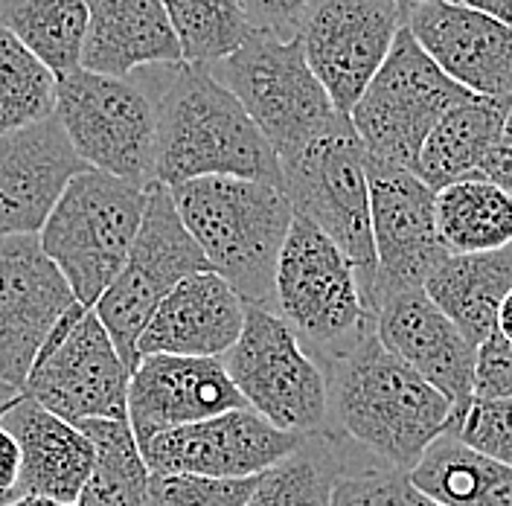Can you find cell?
I'll return each mask as SVG.
<instances>
[{"label":"cell","instance_id":"obj_4","mask_svg":"<svg viewBox=\"0 0 512 506\" xmlns=\"http://www.w3.org/2000/svg\"><path fill=\"white\" fill-rule=\"evenodd\" d=\"M149 187L82 169L38 230V245L59 268L79 306L94 309L117 280L143 222Z\"/></svg>","mask_w":512,"mask_h":506},{"label":"cell","instance_id":"obj_37","mask_svg":"<svg viewBox=\"0 0 512 506\" xmlns=\"http://www.w3.org/2000/svg\"><path fill=\"white\" fill-rule=\"evenodd\" d=\"M318 0H239L254 32H268L274 38H297L303 18Z\"/></svg>","mask_w":512,"mask_h":506},{"label":"cell","instance_id":"obj_19","mask_svg":"<svg viewBox=\"0 0 512 506\" xmlns=\"http://www.w3.org/2000/svg\"><path fill=\"white\" fill-rule=\"evenodd\" d=\"M373 332L387 352L446 396L451 411L469 405L475 384V347L422 288L382 297L376 303Z\"/></svg>","mask_w":512,"mask_h":506},{"label":"cell","instance_id":"obj_21","mask_svg":"<svg viewBox=\"0 0 512 506\" xmlns=\"http://www.w3.org/2000/svg\"><path fill=\"white\" fill-rule=\"evenodd\" d=\"M245 323V303L213 271H198L175 285L137 338V355L222 358Z\"/></svg>","mask_w":512,"mask_h":506},{"label":"cell","instance_id":"obj_29","mask_svg":"<svg viewBox=\"0 0 512 506\" xmlns=\"http://www.w3.org/2000/svg\"><path fill=\"white\" fill-rule=\"evenodd\" d=\"M0 27L62 79L82 67L88 0H0Z\"/></svg>","mask_w":512,"mask_h":506},{"label":"cell","instance_id":"obj_39","mask_svg":"<svg viewBox=\"0 0 512 506\" xmlns=\"http://www.w3.org/2000/svg\"><path fill=\"white\" fill-rule=\"evenodd\" d=\"M12 405V402H9ZM6 411V408H3ZM0 411V413H3ZM18 480H21V448L18 440L0 425V495L6 498H24L18 492Z\"/></svg>","mask_w":512,"mask_h":506},{"label":"cell","instance_id":"obj_30","mask_svg":"<svg viewBox=\"0 0 512 506\" xmlns=\"http://www.w3.org/2000/svg\"><path fill=\"white\" fill-rule=\"evenodd\" d=\"M76 428L94 445V469L73 506H149L152 472L126 419H88Z\"/></svg>","mask_w":512,"mask_h":506},{"label":"cell","instance_id":"obj_33","mask_svg":"<svg viewBox=\"0 0 512 506\" xmlns=\"http://www.w3.org/2000/svg\"><path fill=\"white\" fill-rule=\"evenodd\" d=\"M446 431L486 460L512 469V399L472 396L466 408L451 411Z\"/></svg>","mask_w":512,"mask_h":506},{"label":"cell","instance_id":"obj_5","mask_svg":"<svg viewBox=\"0 0 512 506\" xmlns=\"http://www.w3.org/2000/svg\"><path fill=\"white\" fill-rule=\"evenodd\" d=\"M274 312L320 367L350 352L376 320L350 259L300 216L288 227L277 259Z\"/></svg>","mask_w":512,"mask_h":506},{"label":"cell","instance_id":"obj_45","mask_svg":"<svg viewBox=\"0 0 512 506\" xmlns=\"http://www.w3.org/2000/svg\"><path fill=\"white\" fill-rule=\"evenodd\" d=\"M18 501V498H15ZM6 504H12V498H6V495H0V506H6Z\"/></svg>","mask_w":512,"mask_h":506},{"label":"cell","instance_id":"obj_2","mask_svg":"<svg viewBox=\"0 0 512 506\" xmlns=\"http://www.w3.org/2000/svg\"><path fill=\"white\" fill-rule=\"evenodd\" d=\"M326 431L364 451L370 463L411 472L448 425L451 405L425 379L367 332L350 352L329 361Z\"/></svg>","mask_w":512,"mask_h":506},{"label":"cell","instance_id":"obj_17","mask_svg":"<svg viewBox=\"0 0 512 506\" xmlns=\"http://www.w3.org/2000/svg\"><path fill=\"white\" fill-rule=\"evenodd\" d=\"M248 408L222 358L146 355L128 379L126 416L137 445L163 431Z\"/></svg>","mask_w":512,"mask_h":506},{"label":"cell","instance_id":"obj_35","mask_svg":"<svg viewBox=\"0 0 512 506\" xmlns=\"http://www.w3.org/2000/svg\"><path fill=\"white\" fill-rule=\"evenodd\" d=\"M329 506H440L425 492H419L405 472H393L382 466H364L344 475L335 489Z\"/></svg>","mask_w":512,"mask_h":506},{"label":"cell","instance_id":"obj_10","mask_svg":"<svg viewBox=\"0 0 512 506\" xmlns=\"http://www.w3.org/2000/svg\"><path fill=\"white\" fill-rule=\"evenodd\" d=\"M222 364L245 405L274 428L300 437L323 431L326 373L277 312L245 306L242 332Z\"/></svg>","mask_w":512,"mask_h":506},{"label":"cell","instance_id":"obj_7","mask_svg":"<svg viewBox=\"0 0 512 506\" xmlns=\"http://www.w3.org/2000/svg\"><path fill=\"white\" fill-rule=\"evenodd\" d=\"M210 76L239 99L277 158L309 143L338 117L326 91L303 59L300 38L254 32L227 59L207 67Z\"/></svg>","mask_w":512,"mask_h":506},{"label":"cell","instance_id":"obj_43","mask_svg":"<svg viewBox=\"0 0 512 506\" xmlns=\"http://www.w3.org/2000/svg\"><path fill=\"white\" fill-rule=\"evenodd\" d=\"M6 506H62V504L44 501V498H35V495H24V498H18V501H12V504H6Z\"/></svg>","mask_w":512,"mask_h":506},{"label":"cell","instance_id":"obj_6","mask_svg":"<svg viewBox=\"0 0 512 506\" xmlns=\"http://www.w3.org/2000/svg\"><path fill=\"white\" fill-rule=\"evenodd\" d=\"M291 213L312 222L347 256L358 274L364 300L373 306L376 253L370 236L367 152L355 137L350 117H338L326 131L280 158Z\"/></svg>","mask_w":512,"mask_h":506},{"label":"cell","instance_id":"obj_3","mask_svg":"<svg viewBox=\"0 0 512 506\" xmlns=\"http://www.w3.org/2000/svg\"><path fill=\"white\" fill-rule=\"evenodd\" d=\"M192 242L245 306L274 312V274L294 213L286 192L248 178H195L166 187Z\"/></svg>","mask_w":512,"mask_h":506},{"label":"cell","instance_id":"obj_11","mask_svg":"<svg viewBox=\"0 0 512 506\" xmlns=\"http://www.w3.org/2000/svg\"><path fill=\"white\" fill-rule=\"evenodd\" d=\"M198 271H207L204 253L198 251L184 222L178 219L169 190L152 184L126 265L94 306V315L105 326L128 373H134L140 364L137 338L149 317L155 315L160 300Z\"/></svg>","mask_w":512,"mask_h":506},{"label":"cell","instance_id":"obj_9","mask_svg":"<svg viewBox=\"0 0 512 506\" xmlns=\"http://www.w3.org/2000/svg\"><path fill=\"white\" fill-rule=\"evenodd\" d=\"M56 120L88 169L155 184V105L137 76L73 70L56 79Z\"/></svg>","mask_w":512,"mask_h":506},{"label":"cell","instance_id":"obj_8","mask_svg":"<svg viewBox=\"0 0 512 506\" xmlns=\"http://www.w3.org/2000/svg\"><path fill=\"white\" fill-rule=\"evenodd\" d=\"M469 96L425 56L402 24L379 73L352 105L350 126L367 158L414 172L431 128Z\"/></svg>","mask_w":512,"mask_h":506},{"label":"cell","instance_id":"obj_42","mask_svg":"<svg viewBox=\"0 0 512 506\" xmlns=\"http://www.w3.org/2000/svg\"><path fill=\"white\" fill-rule=\"evenodd\" d=\"M18 396H21V390H15L12 384L0 381V411H3V408H9V402H12V399H18Z\"/></svg>","mask_w":512,"mask_h":506},{"label":"cell","instance_id":"obj_18","mask_svg":"<svg viewBox=\"0 0 512 506\" xmlns=\"http://www.w3.org/2000/svg\"><path fill=\"white\" fill-rule=\"evenodd\" d=\"M425 56L472 96L512 99V27L457 0L422 3L402 15Z\"/></svg>","mask_w":512,"mask_h":506},{"label":"cell","instance_id":"obj_24","mask_svg":"<svg viewBox=\"0 0 512 506\" xmlns=\"http://www.w3.org/2000/svg\"><path fill=\"white\" fill-rule=\"evenodd\" d=\"M510 105L512 99L507 96H469L448 108L419 149L416 178L434 192L466 178H478L480 166L510 114Z\"/></svg>","mask_w":512,"mask_h":506},{"label":"cell","instance_id":"obj_41","mask_svg":"<svg viewBox=\"0 0 512 506\" xmlns=\"http://www.w3.org/2000/svg\"><path fill=\"white\" fill-rule=\"evenodd\" d=\"M492 332H498L507 344H512V288L507 291V297L501 300V306H498L495 329H492Z\"/></svg>","mask_w":512,"mask_h":506},{"label":"cell","instance_id":"obj_28","mask_svg":"<svg viewBox=\"0 0 512 506\" xmlns=\"http://www.w3.org/2000/svg\"><path fill=\"white\" fill-rule=\"evenodd\" d=\"M437 233L448 256L512 245V198L486 178H466L437 192Z\"/></svg>","mask_w":512,"mask_h":506},{"label":"cell","instance_id":"obj_31","mask_svg":"<svg viewBox=\"0 0 512 506\" xmlns=\"http://www.w3.org/2000/svg\"><path fill=\"white\" fill-rule=\"evenodd\" d=\"M178 38L181 64L210 67L239 50L254 30L239 0H160Z\"/></svg>","mask_w":512,"mask_h":506},{"label":"cell","instance_id":"obj_22","mask_svg":"<svg viewBox=\"0 0 512 506\" xmlns=\"http://www.w3.org/2000/svg\"><path fill=\"white\" fill-rule=\"evenodd\" d=\"M0 425L21 448L18 492L62 506L76 504L94 469L91 440L76 425L44 411L24 393L0 413Z\"/></svg>","mask_w":512,"mask_h":506},{"label":"cell","instance_id":"obj_12","mask_svg":"<svg viewBox=\"0 0 512 506\" xmlns=\"http://www.w3.org/2000/svg\"><path fill=\"white\" fill-rule=\"evenodd\" d=\"M128 367L94 309L73 306L38 349L21 393L70 425L126 419Z\"/></svg>","mask_w":512,"mask_h":506},{"label":"cell","instance_id":"obj_14","mask_svg":"<svg viewBox=\"0 0 512 506\" xmlns=\"http://www.w3.org/2000/svg\"><path fill=\"white\" fill-rule=\"evenodd\" d=\"M402 9L393 0H318L300 24V47L332 108L350 117L352 105L387 59Z\"/></svg>","mask_w":512,"mask_h":506},{"label":"cell","instance_id":"obj_36","mask_svg":"<svg viewBox=\"0 0 512 506\" xmlns=\"http://www.w3.org/2000/svg\"><path fill=\"white\" fill-rule=\"evenodd\" d=\"M478 399H512V344L498 332H489L475 349V384Z\"/></svg>","mask_w":512,"mask_h":506},{"label":"cell","instance_id":"obj_40","mask_svg":"<svg viewBox=\"0 0 512 506\" xmlns=\"http://www.w3.org/2000/svg\"><path fill=\"white\" fill-rule=\"evenodd\" d=\"M457 3H463L469 9H478L483 15L512 27V0H457Z\"/></svg>","mask_w":512,"mask_h":506},{"label":"cell","instance_id":"obj_32","mask_svg":"<svg viewBox=\"0 0 512 506\" xmlns=\"http://www.w3.org/2000/svg\"><path fill=\"white\" fill-rule=\"evenodd\" d=\"M56 111V76L0 27V134L41 123Z\"/></svg>","mask_w":512,"mask_h":506},{"label":"cell","instance_id":"obj_15","mask_svg":"<svg viewBox=\"0 0 512 506\" xmlns=\"http://www.w3.org/2000/svg\"><path fill=\"white\" fill-rule=\"evenodd\" d=\"M300 443V434L280 431L251 408H239L163 431L140 445V454L152 475L256 477L283 463Z\"/></svg>","mask_w":512,"mask_h":506},{"label":"cell","instance_id":"obj_44","mask_svg":"<svg viewBox=\"0 0 512 506\" xmlns=\"http://www.w3.org/2000/svg\"><path fill=\"white\" fill-rule=\"evenodd\" d=\"M399 9H402V15L408 12V9H414V6H422V3H440V0H393Z\"/></svg>","mask_w":512,"mask_h":506},{"label":"cell","instance_id":"obj_16","mask_svg":"<svg viewBox=\"0 0 512 506\" xmlns=\"http://www.w3.org/2000/svg\"><path fill=\"white\" fill-rule=\"evenodd\" d=\"M73 306L38 236H0V381L24 387L38 349Z\"/></svg>","mask_w":512,"mask_h":506},{"label":"cell","instance_id":"obj_38","mask_svg":"<svg viewBox=\"0 0 512 506\" xmlns=\"http://www.w3.org/2000/svg\"><path fill=\"white\" fill-rule=\"evenodd\" d=\"M480 178H486L489 184H495L498 190H504L512 198V105L495 146L489 149V155L480 166Z\"/></svg>","mask_w":512,"mask_h":506},{"label":"cell","instance_id":"obj_34","mask_svg":"<svg viewBox=\"0 0 512 506\" xmlns=\"http://www.w3.org/2000/svg\"><path fill=\"white\" fill-rule=\"evenodd\" d=\"M256 477L152 475L149 506H245L254 495Z\"/></svg>","mask_w":512,"mask_h":506},{"label":"cell","instance_id":"obj_27","mask_svg":"<svg viewBox=\"0 0 512 506\" xmlns=\"http://www.w3.org/2000/svg\"><path fill=\"white\" fill-rule=\"evenodd\" d=\"M347 448L350 445L326 428L303 437L283 463L259 475L245 506H329L335 483L355 472Z\"/></svg>","mask_w":512,"mask_h":506},{"label":"cell","instance_id":"obj_1","mask_svg":"<svg viewBox=\"0 0 512 506\" xmlns=\"http://www.w3.org/2000/svg\"><path fill=\"white\" fill-rule=\"evenodd\" d=\"M131 76L155 105V184L175 187L213 175L283 184L277 152L207 67L158 64Z\"/></svg>","mask_w":512,"mask_h":506},{"label":"cell","instance_id":"obj_20","mask_svg":"<svg viewBox=\"0 0 512 506\" xmlns=\"http://www.w3.org/2000/svg\"><path fill=\"white\" fill-rule=\"evenodd\" d=\"M88 169L53 117L0 134V236H38L67 184Z\"/></svg>","mask_w":512,"mask_h":506},{"label":"cell","instance_id":"obj_13","mask_svg":"<svg viewBox=\"0 0 512 506\" xmlns=\"http://www.w3.org/2000/svg\"><path fill=\"white\" fill-rule=\"evenodd\" d=\"M370 236L376 253L373 306L396 291L425 288L448 259L437 233V192L414 172L367 158Z\"/></svg>","mask_w":512,"mask_h":506},{"label":"cell","instance_id":"obj_26","mask_svg":"<svg viewBox=\"0 0 512 506\" xmlns=\"http://www.w3.org/2000/svg\"><path fill=\"white\" fill-rule=\"evenodd\" d=\"M411 483L440 506H512V469L486 460L443 431L408 472Z\"/></svg>","mask_w":512,"mask_h":506},{"label":"cell","instance_id":"obj_23","mask_svg":"<svg viewBox=\"0 0 512 506\" xmlns=\"http://www.w3.org/2000/svg\"><path fill=\"white\" fill-rule=\"evenodd\" d=\"M158 64H181L178 38L160 0H88L82 70L128 79Z\"/></svg>","mask_w":512,"mask_h":506},{"label":"cell","instance_id":"obj_25","mask_svg":"<svg viewBox=\"0 0 512 506\" xmlns=\"http://www.w3.org/2000/svg\"><path fill=\"white\" fill-rule=\"evenodd\" d=\"M512 288V245L501 251L448 256L428 277L425 294L460 335L478 349L495 329L501 300Z\"/></svg>","mask_w":512,"mask_h":506}]
</instances>
